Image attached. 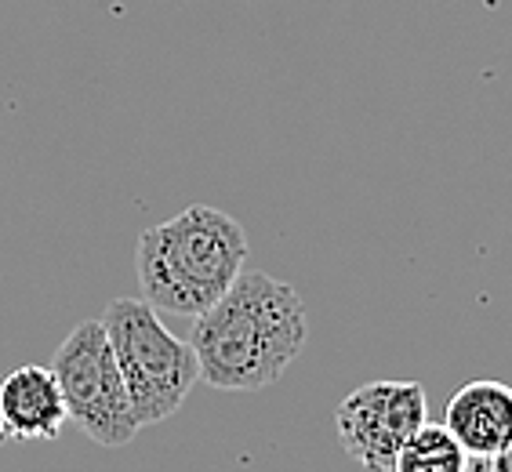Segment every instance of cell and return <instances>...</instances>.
<instances>
[{
  "label": "cell",
  "mask_w": 512,
  "mask_h": 472,
  "mask_svg": "<svg viewBox=\"0 0 512 472\" xmlns=\"http://www.w3.org/2000/svg\"><path fill=\"white\" fill-rule=\"evenodd\" d=\"M0 422L4 440H59L69 411L51 367H15L0 382Z\"/></svg>",
  "instance_id": "cell-7"
},
{
  "label": "cell",
  "mask_w": 512,
  "mask_h": 472,
  "mask_svg": "<svg viewBox=\"0 0 512 472\" xmlns=\"http://www.w3.org/2000/svg\"><path fill=\"white\" fill-rule=\"evenodd\" d=\"M99 320L106 327L120 378L128 385L138 429L178 414L193 385L200 382L193 345L171 335L146 298H117L106 305Z\"/></svg>",
  "instance_id": "cell-3"
},
{
  "label": "cell",
  "mask_w": 512,
  "mask_h": 472,
  "mask_svg": "<svg viewBox=\"0 0 512 472\" xmlns=\"http://www.w3.org/2000/svg\"><path fill=\"white\" fill-rule=\"evenodd\" d=\"M476 472H512V443L505 447V451L494 454V458L480 462V469H476Z\"/></svg>",
  "instance_id": "cell-9"
},
{
  "label": "cell",
  "mask_w": 512,
  "mask_h": 472,
  "mask_svg": "<svg viewBox=\"0 0 512 472\" xmlns=\"http://www.w3.org/2000/svg\"><path fill=\"white\" fill-rule=\"evenodd\" d=\"M306 338L309 313L295 284L258 269H244L189 331L200 382L222 393H258L273 385L295 364Z\"/></svg>",
  "instance_id": "cell-1"
},
{
  "label": "cell",
  "mask_w": 512,
  "mask_h": 472,
  "mask_svg": "<svg viewBox=\"0 0 512 472\" xmlns=\"http://www.w3.org/2000/svg\"><path fill=\"white\" fill-rule=\"evenodd\" d=\"M429 422V396L422 382H367L335 407L342 451L367 472H393L396 454Z\"/></svg>",
  "instance_id": "cell-5"
},
{
  "label": "cell",
  "mask_w": 512,
  "mask_h": 472,
  "mask_svg": "<svg viewBox=\"0 0 512 472\" xmlns=\"http://www.w3.org/2000/svg\"><path fill=\"white\" fill-rule=\"evenodd\" d=\"M447 433L476 462H487L512 443V385L476 378L447 400Z\"/></svg>",
  "instance_id": "cell-6"
},
{
  "label": "cell",
  "mask_w": 512,
  "mask_h": 472,
  "mask_svg": "<svg viewBox=\"0 0 512 472\" xmlns=\"http://www.w3.org/2000/svg\"><path fill=\"white\" fill-rule=\"evenodd\" d=\"M0 440H4V422H0Z\"/></svg>",
  "instance_id": "cell-10"
},
{
  "label": "cell",
  "mask_w": 512,
  "mask_h": 472,
  "mask_svg": "<svg viewBox=\"0 0 512 472\" xmlns=\"http://www.w3.org/2000/svg\"><path fill=\"white\" fill-rule=\"evenodd\" d=\"M247 233L211 204H189L171 222L138 236V284L157 313L197 320L244 273Z\"/></svg>",
  "instance_id": "cell-2"
},
{
  "label": "cell",
  "mask_w": 512,
  "mask_h": 472,
  "mask_svg": "<svg viewBox=\"0 0 512 472\" xmlns=\"http://www.w3.org/2000/svg\"><path fill=\"white\" fill-rule=\"evenodd\" d=\"M393 472H469V454L447 433V425L425 422L400 447Z\"/></svg>",
  "instance_id": "cell-8"
},
{
  "label": "cell",
  "mask_w": 512,
  "mask_h": 472,
  "mask_svg": "<svg viewBox=\"0 0 512 472\" xmlns=\"http://www.w3.org/2000/svg\"><path fill=\"white\" fill-rule=\"evenodd\" d=\"M51 374L59 378L69 422H77L91 443L124 447L135 440L138 422L128 385L120 378L102 320H84L62 338L51 360Z\"/></svg>",
  "instance_id": "cell-4"
}]
</instances>
